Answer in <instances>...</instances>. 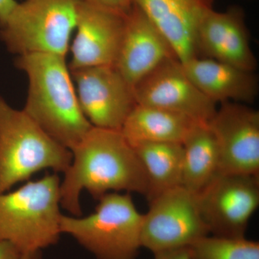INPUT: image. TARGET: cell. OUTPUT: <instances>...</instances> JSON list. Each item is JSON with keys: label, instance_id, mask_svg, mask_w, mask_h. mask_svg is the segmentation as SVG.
I'll return each mask as SVG.
<instances>
[{"label": "cell", "instance_id": "obj_1", "mask_svg": "<svg viewBox=\"0 0 259 259\" xmlns=\"http://www.w3.org/2000/svg\"><path fill=\"white\" fill-rule=\"evenodd\" d=\"M72 160L61 181V207L82 216L80 195L98 199L125 191L147 196L148 181L136 151L120 131L92 127L71 150Z\"/></svg>", "mask_w": 259, "mask_h": 259}, {"label": "cell", "instance_id": "obj_2", "mask_svg": "<svg viewBox=\"0 0 259 259\" xmlns=\"http://www.w3.org/2000/svg\"><path fill=\"white\" fill-rule=\"evenodd\" d=\"M15 65L28 79L24 111L52 139L71 151L93 125L79 106L66 57L28 54L18 56Z\"/></svg>", "mask_w": 259, "mask_h": 259}, {"label": "cell", "instance_id": "obj_3", "mask_svg": "<svg viewBox=\"0 0 259 259\" xmlns=\"http://www.w3.org/2000/svg\"><path fill=\"white\" fill-rule=\"evenodd\" d=\"M60 185L57 174H49L0 194V241L23 253L57 243L62 234Z\"/></svg>", "mask_w": 259, "mask_h": 259}, {"label": "cell", "instance_id": "obj_4", "mask_svg": "<svg viewBox=\"0 0 259 259\" xmlns=\"http://www.w3.org/2000/svg\"><path fill=\"white\" fill-rule=\"evenodd\" d=\"M72 153L0 96V194L42 170L64 173Z\"/></svg>", "mask_w": 259, "mask_h": 259}, {"label": "cell", "instance_id": "obj_5", "mask_svg": "<svg viewBox=\"0 0 259 259\" xmlns=\"http://www.w3.org/2000/svg\"><path fill=\"white\" fill-rule=\"evenodd\" d=\"M86 217L61 214L60 229L97 259H136L141 248L144 214L129 193L109 192Z\"/></svg>", "mask_w": 259, "mask_h": 259}, {"label": "cell", "instance_id": "obj_6", "mask_svg": "<svg viewBox=\"0 0 259 259\" xmlns=\"http://www.w3.org/2000/svg\"><path fill=\"white\" fill-rule=\"evenodd\" d=\"M76 23L75 0H24L0 25V37L16 55L64 56Z\"/></svg>", "mask_w": 259, "mask_h": 259}, {"label": "cell", "instance_id": "obj_7", "mask_svg": "<svg viewBox=\"0 0 259 259\" xmlns=\"http://www.w3.org/2000/svg\"><path fill=\"white\" fill-rule=\"evenodd\" d=\"M143 218L141 246L153 254L187 248L209 234L199 209L197 194L182 186L148 201Z\"/></svg>", "mask_w": 259, "mask_h": 259}, {"label": "cell", "instance_id": "obj_8", "mask_svg": "<svg viewBox=\"0 0 259 259\" xmlns=\"http://www.w3.org/2000/svg\"><path fill=\"white\" fill-rule=\"evenodd\" d=\"M197 194L209 234L243 238L259 205V176L220 174Z\"/></svg>", "mask_w": 259, "mask_h": 259}, {"label": "cell", "instance_id": "obj_9", "mask_svg": "<svg viewBox=\"0 0 259 259\" xmlns=\"http://www.w3.org/2000/svg\"><path fill=\"white\" fill-rule=\"evenodd\" d=\"M81 111L93 127L120 131L137 105L134 88L113 66L70 70Z\"/></svg>", "mask_w": 259, "mask_h": 259}, {"label": "cell", "instance_id": "obj_10", "mask_svg": "<svg viewBox=\"0 0 259 259\" xmlns=\"http://www.w3.org/2000/svg\"><path fill=\"white\" fill-rule=\"evenodd\" d=\"M134 91L139 105L175 112L197 122L209 123L217 111V103L196 87L177 59L158 66Z\"/></svg>", "mask_w": 259, "mask_h": 259}, {"label": "cell", "instance_id": "obj_11", "mask_svg": "<svg viewBox=\"0 0 259 259\" xmlns=\"http://www.w3.org/2000/svg\"><path fill=\"white\" fill-rule=\"evenodd\" d=\"M209 125L219 148L221 173L259 176L258 110L223 102Z\"/></svg>", "mask_w": 259, "mask_h": 259}, {"label": "cell", "instance_id": "obj_12", "mask_svg": "<svg viewBox=\"0 0 259 259\" xmlns=\"http://www.w3.org/2000/svg\"><path fill=\"white\" fill-rule=\"evenodd\" d=\"M126 15L76 2L75 35L69 49L71 54L69 69L115 66Z\"/></svg>", "mask_w": 259, "mask_h": 259}, {"label": "cell", "instance_id": "obj_13", "mask_svg": "<svg viewBox=\"0 0 259 259\" xmlns=\"http://www.w3.org/2000/svg\"><path fill=\"white\" fill-rule=\"evenodd\" d=\"M197 57L226 63L248 71H254L257 60L250 48L249 33L241 8L233 6L225 12L210 8L199 24L196 38Z\"/></svg>", "mask_w": 259, "mask_h": 259}, {"label": "cell", "instance_id": "obj_14", "mask_svg": "<svg viewBox=\"0 0 259 259\" xmlns=\"http://www.w3.org/2000/svg\"><path fill=\"white\" fill-rule=\"evenodd\" d=\"M173 59L177 57L166 39L142 10L133 5L125 16L116 69L134 88L158 66Z\"/></svg>", "mask_w": 259, "mask_h": 259}, {"label": "cell", "instance_id": "obj_15", "mask_svg": "<svg viewBox=\"0 0 259 259\" xmlns=\"http://www.w3.org/2000/svg\"><path fill=\"white\" fill-rule=\"evenodd\" d=\"M134 4L161 32L181 63L197 57V29L212 0H134Z\"/></svg>", "mask_w": 259, "mask_h": 259}, {"label": "cell", "instance_id": "obj_16", "mask_svg": "<svg viewBox=\"0 0 259 259\" xmlns=\"http://www.w3.org/2000/svg\"><path fill=\"white\" fill-rule=\"evenodd\" d=\"M181 64L191 81L215 103H250L258 95V79L253 71L204 57L193 58Z\"/></svg>", "mask_w": 259, "mask_h": 259}, {"label": "cell", "instance_id": "obj_17", "mask_svg": "<svg viewBox=\"0 0 259 259\" xmlns=\"http://www.w3.org/2000/svg\"><path fill=\"white\" fill-rule=\"evenodd\" d=\"M182 186L194 194L205 188L221 173V157L209 123L197 122L182 142Z\"/></svg>", "mask_w": 259, "mask_h": 259}, {"label": "cell", "instance_id": "obj_18", "mask_svg": "<svg viewBox=\"0 0 259 259\" xmlns=\"http://www.w3.org/2000/svg\"><path fill=\"white\" fill-rule=\"evenodd\" d=\"M197 121L156 107L137 105L129 114L121 134L130 143L173 142L182 144Z\"/></svg>", "mask_w": 259, "mask_h": 259}, {"label": "cell", "instance_id": "obj_19", "mask_svg": "<svg viewBox=\"0 0 259 259\" xmlns=\"http://www.w3.org/2000/svg\"><path fill=\"white\" fill-rule=\"evenodd\" d=\"M133 146L148 181V201L182 186L184 148L181 143L138 142Z\"/></svg>", "mask_w": 259, "mask_h": 259}, {"label": "cell", "instance_id": "obj_20", "mask_svg": "<svg viewBox=\"0 0 259 259\" xmlns=\"http://www.w3.org/2000/svg\"><path fill=\"white\" fill-rule=\"evenodd\" d=\"M191 259H259V243L243 238L207 236L188 247Z\"/></svg>", "mask_w": 259, "mask_h": 259}, {"label": "cell", "instance_id": "obj_21", "mask_svg": "<svg viewBox=\"0 0 259 259\" xmlns=\"http://www.w3.org/2000/svg\"><path fill=\"white\" fill-rule=\"evenodd\" d=\"M79 3L101 7L126 15L134 5V0H75Z\"/></svg>", "mask_w": 259, "mask_h": 259}, {"label": "cell", "instance_id": "obj_22", "mask_svg": "<svg viewBox=\"0 0 259 259\" xmlns=\"http://www.w3.org/2000/svg\"><path fill=\"white\" fill-rule=\"evenodd\" d=\"M23 253L13 243L0 241V259H20Z\"/></svg>", "mask_w": 259, "mask_h": 259}, {"label": "cell", "instance_id": "obj_23", "mask_svg": "<svg viewBox=\"0 0 259 259\" xmlns=\"http://www.w3.org/2000/svg\"><path fill=\"white\" fill-rule=\"evenodd\" d=\"M153 255L154 259H191L188 247Z\"/></svg>", "mask_w": 259, "mask_h": 259}, {"label": "cell", "instance_id": "obj_24", "mask_svg": "<svg viewBox=\"0 0 259 259\" xmlns=\"http://www.w3.org/2000/svg\"><path fill=\"white\" fill-rule=\"evenodd\" d=\"M16 4L15 0H0V25L4 23Z\"/></svg>", "mask_w": 259, "mask_h": 259}, {"label": "cell", "instance_id": "obj_25", "mask_svg": "<svg viewBox=\"0 0 259 259\" xmlns=\"http://www.w3.org/2000/svg\"><path fill=\"white\" fill-rule=\"evenodd\" d=\"M20 259H42L41 250L25 252Z\"/></svg>", "mask_w": 259, "mask_h": 259}]
</instances>
